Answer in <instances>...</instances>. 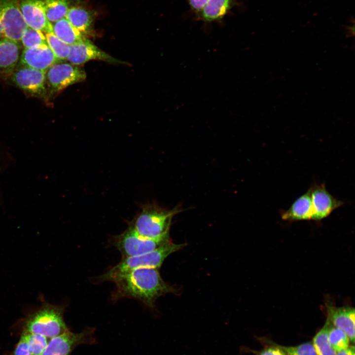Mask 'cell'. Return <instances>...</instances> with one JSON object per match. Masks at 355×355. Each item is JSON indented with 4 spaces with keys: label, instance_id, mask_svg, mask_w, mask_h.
<instances>
[{
    "label": "cell",
    "instance_id": "484cf974",
    "mask_svg": "<svg viewBox=\"0 0 355 355\" xmlns=\"http://www.w3.org/2000/svg\"><path fill=\"white\" fill-rule=\"evenodd\" d=\"M272 343L281 349L286 355H317L312 342L309 341L295 346H284Z\"/></svg>",
    "mask_w": 355,
    "mask_h": 355
},
{
    "label": "cell",
    "instance_id": "cb8c5ba5",
    "mask_svg": "<svg viewBox=\"0 0 355 355\" xmlns=\"http://www.w3.org/2000/svg\"><path fill=\"white\" fill-rule=\"evenodd\" d=\"M21 41L25 48H32L47 44L43 32L28 27L23 35Z\"/></svg>",
    "mask_w": 355,
    "mask_h": 355
},
{
    "label": "cell",
    "instance_id": "44dd1931",
    "mask_svg": "<svg viewBox=\"0 0 355 355\" xmlns=\"http://www.w3.org/2000/svg\"><path fill=\"white\" fill-rule=\"evenodd\" d=\"M45 14L52 24L65 18L70 8L69 0H43Z\"/></svg>",
    "mask_w": 355,
    "mask_h": 355
},
{
    "label": "cell",
    "instance_id": "603a6c76",
    "mask_svg": "<svg viewBox=\"0 0 355 355\" xmlns=\"http://www.w3.org/2000/svg\"><path fill=\"white\" fill-rule=\"evenodd\" d=\"M328 340L331 347L336 352L349 346L350 339L347 334L342 329L334 326L333 324L329 331Z\"/></svg>",
    "mask_w": 355,
    "mask_h": 355
},
{
    "label": "cell",
    "instance_id": "ba28073f",
    "mask_svg": "<svg viewBox=\"0 0 355 355\" xmlns=\"http://www.w3.org/2000/svg\"><path fill=\"white\" fill-rule=\"evenodd\" d=\"M46 73V80L54 92L85 80V71L76 65L69 63H56Z\"/></svg>",
    "mask_w": 355,
    "mask_h": 355
},
{
    "label": "cell",
    "instance_id": "4316f807",
    "mask_svg": "<svg viewBox=\"0 0 355 355\" xmlns=\"http://www.w3.org/2000/svg\"><path fill=\"white\" fill-rule=\"evenodd\" d=\"M257 339L265 341V344L269 346L259 351L253 350L247 347H241L240 352L244 353H252L255 355H286L281 349L273 344L272 341L261 337H257Z\"/></svg>",
    "mask_w": 355,
    "mask_h": 355
},
{
    "label": "cell",
    "instance_id": "277c9868",
    "mask_svg": "<svg viewBox=\"0 0 355 355\" xmlns=\"http://www.w3.org/2000/svg\"><path fill=\"white\" fill-rule=\"evenodd\" d=\"M184 246V244H177L170 241L150 252L139 255L122 258L118 264L102 275L100 280L110 281L118 275L139 268H158L168 256L181 249Z\"/></svg>",
    "mask_w": 355,
    "mask_h": 355
},
{
    "label": "cell",
    "instance_id": "7402d4cb",
    "mask_svg": "<svg viewBox=\"0 0 355 355\" xmlns=\"http://www.w3.org/2000/svg\"><path fill=\"white\" fill-rule=\"evenodd\" d=\"M47 44L57 59L67 60L70 52V45L58 38L53 32L45 33Z\"/></svg>",
    "mask_w": 355,
    "mask_h": 355
},
{
    "label": "cell",
    "instance_id": "4dcf8cb0",
    "mask_svg": "<svg viewBox=\"0 0 355 355\" xmlns=\"http://www.w3.org/2000/svg\"><path fill=\"white\" fill-rule=\"evenodd\" d=\"M4 38H5V35L4 33V31H3L2 25L0 22V39Z\"/></svg>",
    "mask_w": 355,
    "mask_h": 355
},
{
    "label": "cell",
    "instance_id": "6da1fadb",
    "mask_svg": "<svg viewBox=\"0 0 355 355\" xmlns=\"http://www.w3.org/2000/svg\"><path fill=\"white\" fill-rule=\"evenodd\" d=\"M110 281L115 284V296L117 298L136 299L152 308L160 296L174 291L155 268L134 269L118 275Z\"/></svg>",
    "mask_w": 355,
    "mask_h": 355
},
{
    "label": "cell",
    "instance_id": "4fadbf2b",
    "mask_svg": "<svg viewBox=\"0 0 355 355\" xmlns=\"http://www.w3.org/2000/svg\"><path fill=\"white\" fill-rule=\"evenodd\" d=\"M20 59V63L23 66L44 71L60 62L48 44L32 48H25Z\"/></svg>",
    "mask_w": 355,
    "mask_h": 355
},
{
    "label": "cell",
    "instance_id": "5b68a950",
    "mask_svg": "<svg viewBox=\"0 0 355 355\" xmlns=\"http://www.w3.org/2000/svg\"><path fill=\"white\" fill-rule=\"evenodd\" d=\"M169 241V235L156 239L147 238L139 235L130 226L115 238L114 245L122 258H125L150 252Z\"/></svg>",
    "mask_w": 355,
    "mask_h": 355
},
{
    "label": "cell",
    "instance_id": "52a82bcc",
    "mask_svg": "<svg viewBox=\"0 0 355 355\" xmlns=\"http://www.w3.org/2000/svg\"><path fill=\"white\" fill-rule=\"evenodd\" d=\"M0 22L6 38L18 42L28 26L20 11L18 0H0Z\"/></svg>",
    "mask_w": 355,
    "mask_h": 355
},
{
    "label": "cell",
    "instance_id": "ffe728a7",
    "mask_svg": "<svg viewBox=\"0 0 355 355\" xmlns=\"http://www.w3.org/2000/svg\"><path fill=\"white\" fill-rule=\"evenodd\" d=\"M332 323L327 318L323 326L315 335L313 344L317 355H336L337 352L332 348L328 340V333Z\"/></svg>",
    "mask_w": 355,
    "mask_h": 355
},
{
    "label": "cell",
    "instance_id": "e0dca14e",
    "mask_svg": "<svg viewBox=\"0 0 355 355\" xmlns=\"http://www.w3.org/2000/svg\"><path fill=\"white\" fill-rule=\"evenodd\" d=\"M236 0H208L199 12L202 20L207 22L222 19L235 4Z\"/></svg>",
    "mask_w": 355,
    "mask_h": 355
},
{
    "label": "cell",
    "instance_id": "3957f363",
    "mask_svg": "<svg viewBox=\"0 0 355 355\" xmlns=\"http://www.w3.org/2000/svg\"><path fill=\"white\" fill-rule=\"evenodd\" d=\"M180 211L178 208L169 210L154 205L147 206L142 209L130 226L143 237L161 238L169 235L172 217Z\"/></svg>",
    "mask_w": 355,
    "mask_h": 355
},
{
    "label": "cell",
    "instance_id": "d6986e66",
    "mask_svg": "<svg viewBox=\"0 0 355 355\" xmlns=\"http://www.w3.org/2000/svg\"><path fill=\"white\" fill-rule=\"evenodd\" d=\"M53 33L60 40L71 45L83 39V34L65 18L52 24Z\"/></svg>",
    "mask_w": 355,
    "mask_h": 355
},
{
    "label": "cell",
    "instance_id": "7c38bea8",
    "mask_svg": "<svg viewBox=\"0 0 355 355\" xmlns=\"http://www.w3.org/2000/svg\"><path fill=\"white\" fill-rule=\"evenodd\" d=\"M19 6L28 27L43 33L53 32L47 19L43 0H18Z\"/></svg>",
    "mask_w": 355,
    "mask_h": 355
},
{
    "label": "cell",
    "instance_id": "9c48e42d",
    "mask_svg": "<svg viewBox=\"0 0 355 355\" xmlns=\"http://www.w3.org/2000/svg\"><path fill=\"white\" fill-rule=\"evenodd\" d=\"M46 72L23 66L14 72L11 79L18 87L29 94L41 97L46 91Z\"/></svg>",
    "mask_w": 355,
    "mask_h": 355
},
{
    "label": "cell",
    "instance_id": "5bb4252c",
    "mask_svg": "<svg viewBox=\"0 0 355 355\" xmlns=\"http://www.w3.org/2000/svg\"><path fill=\"white\" fill-rule=\"evenodd\" d=\"M327 318L333 325L343 330L354 343L355 309L350 307L328 306Z\"/></svg>",
    "mask_w": 355,
    "mask_h": 355
},
{
    "label": "cell",
    "instance_id": "7a4b0ae2",
    "mask_svg": "<svg viewBox=\"0 0 355 355\" xmlns=\"http://www.w3.org/2000/svg\"><path fill=\"white\" fill-rule=\"evenodd\" d=\"M64 309L44 303L25 319L24 331L41 335L51 339L69 330L64 319Z\"/></svg>",
    "mask_w": 355,
    "mask_h": 355
},
{
    "label": "cell",
    "instance_id": "d4e9b609",
    "mask_svg": "<svg viewBox=\"0 0 355 355\" xmlns=\"http://www.w3.org/2000/svg\"><path fill=\"white\" fill-rule=\"evenodd\" d=\"M23 332L25 333L31 355H41L50 339L41 335Z\"/></svg>",
    "mask_w": 355,
    "mask_h": 355
},
{
    "label": "cell",
    "instance_id": "8992f818",
    "mask_svg": "<svg viewBox=\"0 0 355 355\" xmlns=\"http://www.w3.org/2000/svg\"><path fill=\"white\" fill-rule=\"evenodd\" d=\"M96 343L93 328H86L79 333H73L69 330L51 338L41 355H71L78 346Z\"/></svg>",
    "mask_w": 355,
    "mask_h": 355
},
{
    "label": "cell",
    "instance_id": "f546056e",
    "mask_svg": "<svg viewBox=\"0 0 355 355\" xmlns=\"http://www.w3.org/2000/svg\"><path fill=\"white\" fill-rule=\"evenodd\" d=\"M336 355H355V347L349 345L346 349L337 352Z\"/></svg>",
    "mask_w": 355,
    "mask_h": 355
},
{
    "label": "cell",
    "instance_id": "2e32d148",
    "mask_svg": "<svg viewBox=\"0 0 355 355\" xmlns=\"http://www.w3.org/2000/svg\"><path fill=\"white\" fill-rule=\"evenodd\" d=\"M20 48L17 42L4 38L0 39V71H8L19 60Z\"/></svg>",
    "mask_w": 355,
    "mask_h": 355
},
{
    "label": "cell",
    "instance_id": "9a60e30c",
    "mask_svg": "<svg viewBox=\"0 0 355 355\" xmlns=\"http://www.w3.org/2000/svg\"><path fill=\"white\" fill-rule=\"evenodd\" d=\"M283 219L288 221L313 220V210L310 188L298 197L286 210L281 212Z\"/></svg>",
    "mask_w": 355,
    "mask_h": 355
},
{
    "label": "cell",
    "instance_id": "8fae6325",
    "mask_svg": "<svg viewBox=\"0 0 355 355\" xmlns=\"http://www.w3.org/2000/svg\"><path fill=\"white\" fill-rule=\"evenodd\" d=\"M313 210V220H320L330 215L344 203L333 196L324 183H314L309 188Z\"/></svg>",
    "mask_w": 355,
    "mask_h": 355
},
{
    "label": "cell",
    "instance_id": "83f0119b",
    "mask_svg": "<svg viewBox=\"0 0 355 355\" xmlns=\"http://www.w3.org/2000/svg\"><path fill=\"white\" fill-rule=\"evenodd\" d=\"M10 355H31L24 332H22L18 342Z\"/></svg>",
    "mask_w": 355,
    "mask_h": 355
},
{
    "label": "cell",
    "instance_id": "30bf717a",
    "mask_svg": "<svg viewBox=\"0 0 355 355\" xmlns=\"http://www.w3.org/2000/svg\"><path fill=\"white\" fill-rule=\"evenodd\" d=\"M67 60L71 64L76 66L83 64L92 60L112 63H123L102 51L85 38L70 45V52Z\"/></svg>",
    "mask_w": 355,
    "mask_h": 355
},
{
    "label": "cell",
    "instance_id": "ac0fdd59",
    "mask_svg": "<svg viewBox=\"0 0 355 355\" xmlns=\"http://www.w3.org/2000/svg\"><path fill=\"white\" fill-rule=\"evenodd\" d=\"M66 18L82 34L89 31L93 21L91 12L79 6L70 7Z\"/></svg>",
    "mask_w": 355,
    "mask_h": 355
},
{
    "label": "cell",
    "instance_id": "f1b7e54d",
    "mask_svg": "<svg viewBox=\"0 0 355 355\" xmlns=\"http://www.w3.org/2000/svg\"><path fill=\"white\" fill-rule=\"evenodd\" d=\"M193 11L199 12L204 7L208 0H187Z\"/></svg>",
    "mask_w": 355,
    "mask_h": 355
}]
</instances>
